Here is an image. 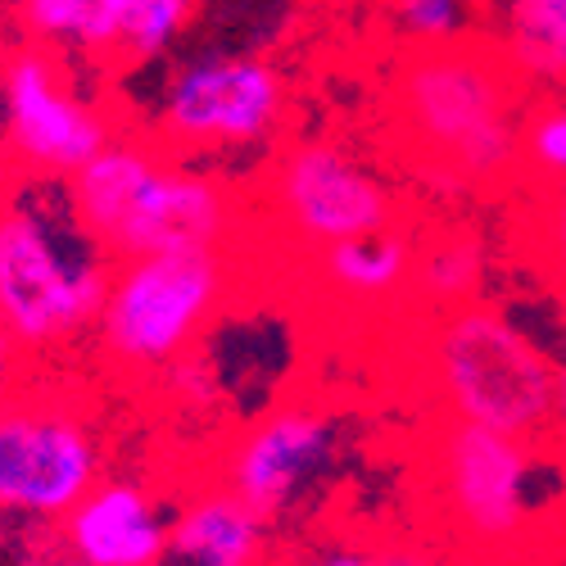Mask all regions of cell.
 I'll return each mask as SVG.
<instances>
[{
    "label": "cell",
    "mask_w": 566,
    "mask_h": 566,
    "mask_svg": "<svg viewBox=\"0 0 566 566\" xmlns=\"http://www.w3.org/2000/svg\"><path fill=\"white\" fill-rule=\"evenodd\" d=\"M114 259L82 227L69 181L19 177L0 186V322L23 354L73 345L96 326Z\"/></svg>",
    "instance_id": "7a4b0ae2"
},
{
    "label": "cell",
    "mask_w": 566,
    "mask_h": 566,
    "mask_svg": "<svg viewBox=\"0 0 566 566\" xmlns=\"http://www.w3.org/2000/svg\"><path fill=\"white\" fill-rule=\"evenodd\" d=\"M109 140L105 105L69 77L64 55L32 41L0 51V164L10 172L69 181Z\"/></svg>",
    "instance_id": "8992f818"
},
{
    "label": "cell",
    "mask_w": 566,
    "mask_h": 566,
    "mask_svg": "<svg viewBox=\"0 0 566 566\" xmlns=\"http://www.w3.org/2000/svg\"><path fill=\"white\" fill-rule=\"evenodd\" d=\"M60 522L77 566H164L168 522L136 481H96Z\"/></svg>",
    "instance_id": "7c38bea8"
},
{
    "label": "cell",
    "mask_w": 566,
    "mask_h": 566,
    "mask_svg": "<svg viewBox=\"0 0 566 566\" xmlns=\"http://www.w3.org/2000/svg\"><path fill=\"white\" fill-rule=\"evenodd\" d=\"M386 19L408 51H444L471 41L481 23V0H386Z\"/></svg>",
    "instance_id": "ac0fdd59"
},
{
    "label": "cell",
    "mask_w": 566,
    "mask_h": 566,
    "mask_svg": "<svg viewBox=\"0 0 566 566\" xmlns=\"http://www.w3.org/2000/svg\"><path fill=\"white\" fill-rule=\"evenodd\" d=\"M376 566H436V562L412 548H390V553H376Z\"/></svg>",
    "instance_id": "d4e9b609"
},
{
    "label": "cell",
    "mask_w": 566,
    "mask_h": 566,
    "mask_svg": "<svg viewBox=\"0 0 566 566\" xmlns=\"http://www.w3.org/2000/svg\"><path fill=\"white\" fill-rule=\"evenodd\" d=\"M19 358H23L19 340L10 336V326L0 322V395H6V390L14 386V376H19Z\"/></svg>",
    "instance_id": "7402d4cb"
},
{
    "label": "cell",
    "mask_w": 566,
    "mask_h": 566,
    "mask_svg": "<svg viewBox=\"0 0 566 566\" xmlns=\"http://www.w3.org/2000/svg\"><path fill=\"white\" fill-rule=\"evenodd\" d=\"M196 14L200 0H101L86 41V60L159 64L191 32Z\"/></svg>",
    "instance_id": "5bb4252c"
},
{
    "label": "cell",
    "mask_w": 566,
    "mask_h": 566,
    "mask_svg": "<svg viewBox=\"0 0 566 566\" xmlns=\"http://www.w3.org/2000/svg\"><path fill=\"white\" fill-rule=\"evenodd\" d=\"M522 164L548 181L566 177V96H548L522 123Z\"/></svg>",
    "instance_id": "ffe728a7"
},
{
    "label": "cell",
    "mask_w": 566,
    "mask_h": 566,
    "mask_svg": "<svg viewBox=\"0 0 566 566\" xmlns=\"http://www.w3.org/2000/svg\"><path fill=\"white\" fill-rule=\"evenodd\" d=\"M436 481L449 526L471 548H516L539 516V440L449 421L436 444Z\"/></svg>",
    "instance_id": "ba28073f"
},
{
    "label": "cell",
    "mask_w": 566,
    "mask_h": 566,
    "mask_svg": "<svg viewBox=\"0 0 566 566\" xmlns=\"http://www.w3.org/2000/svg\"><path fill=\"white\" fill-rule=\"evenodd\" d=\"M485 268H490V250L476 231H467V227L436 231L431 241H421L412 250L408 291H417V300H427L436 313L458 308V304L481 300Z\"/></svg>",
    "instance_id": "e0dca14e"
},
{
    "label": "cell",
    "mask_w": 566,
    "mask_h": 566,
    "mask_svg": "<svg viewBox=\"0 0 566 566\" xmlns=\"http://www.w3.org/2000/svg\"><path fill=\"white\" fill-rule=\"evenodd\" d=\"M263 516H254L231 490H209L186 503L168 526V566H259Z\"/></svg>",
    "instance_id": "4fadbf2b"
},
{
    "label": "cell",
    "mask_w": 566,
    "mask_h": 566,
    "mask_svg": "<svg viewBox=\"0 0 566 566\" xmlns=\"http://www.w3.org/2000/svg\"><path fill=\"white\" fill-rule=\"evenodd\" d=\"M427 376L453 421L539 444L553 431L557 358L499 304L440 308L427 332Z\"/></svg>",
    "instance_id": "277c9868"
},
{
    "label": "cell",
    "mask_w": 566,
    "mask_h": 566,
    "mask_svg": "<svg viewBox=\"0 0 566 566\" xmlns=\"http://www.w3.org/2000/svg\"><path fill=\"white\" fill-rule=\"evenodd\" d=\"M268 205L286 235L313 250L395 227L386 177L332 136H304L276 155L268 172Z\"/></svg>",
    "instance_id": "30bf717a"
},
{
    "label": "cell",
    "mask_w": 566,
    "mask_h": 566,
    "mask_svg": "<svg viewBox=\"0 0 566 566\" xmlns=\"http://www.w3.org/2000/svg\"><path fill=\"white\" fill-rule=\"evenodd\" d=\"M96 10H101V0H14L23 41L45 45L55 55H77V60H86Z\"/></svg>",
    "instance_id": "d6986e66"
},
{
    "label": "cell",
    "mask_w": 566,
    "mask_h": 566,
    "mask_svg": "<svg viewBox=\"0 0 566 566\" xmlns=\"http://www.w3.org/2000/svg\"><path fill=\"white\" fill-rule=\"evenodd\" d=\"M295 566H376V553H354V548H336V553H317L304 557Z\"/></svg>",
    "instance_id": "cb8c5ba5"
},
{
    "label": "cell",
    "mask_w": 566,
    "mask_h": 566,
    "mask_svg": "<svg viewBox=\"0 0 566 566\" xmlns=\"http://www.w3.org/2000/svg\"><path fill=\"white\" fill-rule=\"evenodd\" d=\"M544 254L557 276H566V200L553 196V209L544 213Z\"/></svg>",
    "instance_id": "44dd1931"
},
{
    "label": "cell",
    "mask_w": 566,
    "mask_h": 566,
    "mask_svg": "<svg viewBox=\"0 0 566 566\" xmlns=\"http://www.w3.org/2000/svg\"><path fill=\"white\" fill-rule=\"evenodd\" d=\"M336 427L317 408H276L259 417L227 453L222 490H231L254 516L272 522L286 512L332 462Z\"/></svg>",
    "instance_id": "8fae6325"
},
{
    "label": "cell",
    "mask_w": 566,
    "mask_h": 566,
    "mask_svg": "<svg viewBox=\"0 0 566 566\" xmlns=\"http://www.w3.org/2000/svg\"><path fill=\"white\" fill-rule=\"evenodd\" d=\"M222 250L118 259L96 313V340L127 371H159L191 349L227 300Z\"/></svg>",
    "instance_id": "5b68a950"
},
{
    "label": "cell",
    "mask_w": 566,
    "mask_h": 566,
    "mask_svg": "<svg viewBox=\"0 0 566 566\" xmlns=\"http://www.w3.org/2000/svg\"><path fill=\"white\" fill-rule=\"evenodd\" d=\"M69 200L114 263L168 250H222L235 227L222 177L123 136L69 177Z\"/></svg>",
    "instance_id": "3957f363"
},
{
    "label": "cell",
    "mask_w": 566,
    "mask_h": 566,
    "mask_svg": "<svg viewBox=\"0 0 566 566\" xmlns=\"http://www.w3.org/2000/svg\"><path fill=\"white\" fill-rule=\"evenodd\" d=\"M395 118L417 177L436 191H476L522 164L526 86L494 41L412 51L395 73Z\"/></svg>",
    "instance_id": "6da1fadb"
},
{
    "label": "cell",
    "mask_w": 566,
    "mask_h": 566,
    "mask_svg": "<svg viewBox=\"0 0 566 566\" xmlns=\"http://www.w3.org/2000/svg\"><path fill=\"white\" fill-rule=\"evenodd\" d=\"M101 436L55 395H0V512L55 522L101 481Z\"/></svg>",
    "instance_id": "9c48e42d"
},
{
    "label": "cell",
    "mask_w": 566,
    "mask_h": 566,
    "mask_svg": "<svg viewBox=\"0 0 566 566\" xmlns=\"http://www.w3.org/2000/svg\"><path fill=\"white\" fill-rule=\"evenodd\" d=\"M557 196H562V200H566V177H562V181H557Z\"/></svg>",
    "instance_id": "484cf974"
},
{
    "label": "cell",
    "mask_w": 566,
    "mask_h": 566,
    "mask_svg": "<svg viewBox=\"0 0 566 566\" xmlns=\"http://www.w3.org/2000/svg\"><path fill=\"white\" fill-rule=\"evenodd\" d=\"M412 250L417 245L399 227H386V231H363V235H349V241L313 250L317 254L313 268L332 295H340L349 304H376V300L408 291Z\"/></svg>",
    "instance_id": "9a60e30c"
},
{
    "label": "cell",
    "mask_w": 566,
    "mask_h": 566,
    "mask_svg": "<svg viewBox=\"0 0 566 566\" xmlns=\"http://www.w3.org/2000/svg\"><path fill=\"white\" fill-rule=\"evenodd\" d=\"M286 118V77L268 55L200 51L172 64L155 123L172 150L231 155L263 150Z\"/></svg>",
    "instance_id": "52a82bcc"
},
{
    "label": "cell",
    "mask_w": 566,
    "mask_h": 566,
    "mask_svg": "<svg viewBox=\"0 0 566 566\" xmlns=\"http://www.w3.org/2000/svg\"><path fill=\"white\" fill-rule=\"evenodd\" d=\"M553 436H557V449L566 458V349L557 354V408H553Z\"/></svg>",
    "instance_id": "603a6c76"
},
{
    "label": "cell",
    "mask_w": 566,
    "mask_h": 566,
    "mask_svg": "<svg viewBox=\"0 0 566 566\" xmlns=\"http://www.w3.org/2000/svg\"><path fill=\"white\" fill-rule=\"evenodd\" d=\"M494 51L522 86L566 96V0H499Z\"/></svg>",
    "instance_id": "2e32d148"
}]
</instances>
